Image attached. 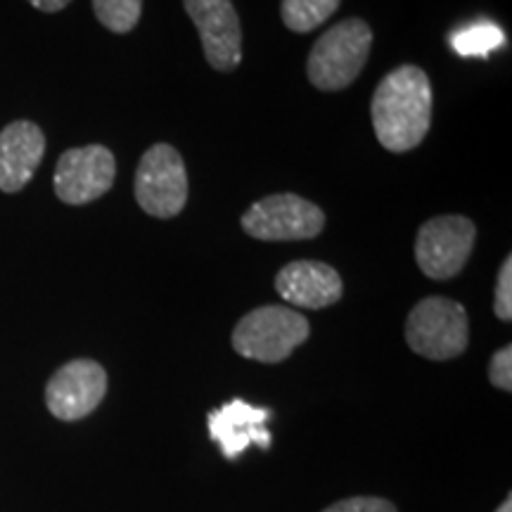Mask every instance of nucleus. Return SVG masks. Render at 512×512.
Listing matches in <instances>:
<instances>
[{
    "label": "nucleus",
    "instance_id": "obj_1",
    "mask_svg": "<svg viewBox=\"0 0 512 512\" xmlns=\"http://www.w3.org/2000/svg\"><path fill=\"white\" fill-rule=\"evenodd\" d=\"M375 136L389 152H411L432 124V83L425 69L401 64L375 88L370 102Z\"/></svg>",
    "mask_w": 512,
    "mask_h": 512
},
{
    "label": "nucleus",
    "instance_id": "obj_2",
    "mask_svg": "<svg viewBox=\"0 0 512 512\" xmlns=\"http://www.w3.org/2000/svg\"><path fill=\"white\" fill-rule=\"evenodd\" d=\"M370 48L373 31L368 24L358 17L344 19L313 43L306 60V76L318 91L332 93L349 88L366 69Z\"/></svg>",
    "mask_w": 512,
    "mask_h": 512
},
{
    "label": "nucleus",
    "instance_id": "obj_3",
    "mask_svg": "<svg viewBox=\"0 0 512 512\" xmlns=\"http://www.w3.org/2000/svg\"><path fill=\"white\" fill-rule=\"evenodd\" d=\"M311 335L302 313L287 306H259L238 320L233 330V349L242 358L259 363H280Z\"/></svg>",
    "mask_w": 512,
    "mask_h": 512
},
{
    "label": "nucleus",
    "instance_id": "obj_4",
    "mask_svg": "<svg viewBox=\"0 0 512 512\" xmlns=\"http://www.w3.org/2000/svg\"><path fill=\"white\" fill-rule=\"evenodd\" d=\"M406 342L415 354L430 361H451L465 354L470 323L463 304L448 297H425L408 313Z\"/></svg>",
    "mask_w": 512,
    "mask_h": 512
},
{
    "label": "nucleus",
    "instance_id": "obj_5",
    "mask_svg": "<svg viewBox=\"0 0 512 512\" xmlns=\"http://www.w3.org/2000/svg\"><path fill=\"white\" fill-rule=\"evenodd\" d=\"M138 207L155 219H174L188 202V174L176 147L157 143L140 157L133 183Z\"/></svg>",
    "mask_w": 512,
    "mask_h": 512
},
{
    "label": "nucleus",
    "instance_id": "obj_6",
    "mask_svg": "<svg viewBox=\"0 0 512 512\" xmlns=\"http://www.w3.org/2000/svg\"><path fill=\"white\" fill-rule=\"evenodd\" d=\"M240 223L247 235L264 242L313 240L323 233L325 214L318 204L304 197L280 192L254 202Z\"/></svg>",
    "mask_w": 512,
    "mask_h": 512
},
{
    "label": "nucleus",
    "instance_id": "obj_7",
    "mask_svg": "<svg viewBox=\"0 0 512 512\" xmlns=\"http://www.w3.org/2000/svg\"><path fill=\"white\" fill-rule=\"evenodd\" d=\"M477 240V226L465 216H434L415 238V261L432 280H451L463 271Z\"/></svg>",
    "mask_w": 512,
    "mask_h": 512
},
{
    "label": "nucleus",
    "instance_id": "obj_8",
    "mask_svg": "<svg viewBox=\"0 0 512 512\" xmlns=\"http://www.w3.org/2000/svg\"><path fill=\"white\" fill-rule=\"evenodd\" d=\"M117 178V159L105 145L72 147L62 152L55 166V195L64 204L81 207L100 200Z\"/></svg>",
    "mask_w": 512,
    "mask_h": 512
},
{
    "label": "nucleus",
    "instance_id": "obj_9",
    "mask_svg": "<svg viewBox=\"0 0 512 512\" xmlns=\"http://www.w3.org/2000/svg\"><path fill=\"white\" fill-rule=\"evenodd\" d=\"M107 394V373L98 361L76 358L48 380L46 406L57 420L76 422L91 415Z\"/></svg>",
    "mask_w": 512,
    "mask_h": 512
},
{
    "label": "nucleus",
    "instance_id": "obj_10",
    "mask_svg": "<svg viewBox=\"0 0 512 512\" xmlns=\"http://www.w3.org/2000/svg\"><path fill=\"white\" fill-rule=\"evenodd\" d=\"M200 34L204 57L216 72H233L242 62V29L233 0H183Z\"/></svg>",
    "mask_w": 512,
    "mask_h": 512
},
{
    "label": "nucleus",
    "instance_id": "obj_11",
    "mask_svg": "<svg viewBox=\"0 0 512 512\" xmlns=\"http://www.w3.org/2000/svg\"><path fill=\"white\" fill-rule=\"evenodd\" d=\"M271 420V411L252 403L233 399L209 413V437L219 444L221 453L228 460H238L249 446L271 448V432L266 422Z\"/></svg>",
    "mask_w": 512,
    "mask_h": 512
},
{
    "label": "nucleus",
    "instance_id": "obj_12",
    "mask_svg": "<svg viewBox=\"0 0 512 512\" xmlns=\"http://www.w3.org/2000/svg\"><path fill=\"white\" fill-rule=\"evenodd\" d=\"M275 292L297 309H328L344 294L339 273L323 261H292L275 275Z\"/></svg>",
    "mask_w": 512,
    "mask_h": 512
},
{
    "label": "nucleus",
    "instance_id": "obj_13",
    "mask_svg": "<svg viewBox=\"0 0 512 512\" xmlns=\"http://www.w3.org/2000/svg\"><path fill=\"white\" fill-rule=\"evenodd\" d=\"M46 155V136L34 121H12L0 131V190L27 188Z\"/></svg>",
    "mask_w": 512,
    "mask_h": 512
},
{
    "label": "nucleus",
    "instance_id": "obj_14",
    "mask_svg": "<svg viewBox=\"0 0 512 512\" xmlns=\"http://www.w3.org/2000/svg\"><path fill=\"white\" fill-rule=\"evenodd\" d=\"M342 0H283L280 15L285 27L297 34H309L335 15Z\"/></svg>",
    "mask_w": 512,
    "mask_h": 512
},
{
    "label": "nucleus",
    "instance_id": "obj_15",
    "mask_svg": "<svg viewBox=\"0 0 512 512\" xmlns=\"http://www.w3.org/2000/svg\"><path fill=\"white\" fill-rule=\"evenodd\" d=\"M501 46H505L503 29L491 22L472 24L451 36V48L463 57H486Z\"/></svg>",
    "mask_w": 512,
    "mask_h": 512
},
{
    "label": "nucleus",
    "instance_id": "obj_16",
    "mask_svg": "<svg viewBox=\"0 0 512 512\" xmlns=\"http://www.w3.org/2000/svg\"><path fill=\"white\" fill-rule=\"evenodd\" d=\"M98 22L112 34H128L143 15V0H93Z\"/></svg>",
    "mask_w": 512,
    "mask_h": 512
},
{
    "label": "nucleus",
    "instance_id": "obj_17",
    "mask_svg": "<svg viewBox=\"0 0 512 512\" xmlns=\"http://www.w3.org/2000/svg\"><path fill=\"white\" fill-rule=\"evenodd\" d=\"M494 311L498 320H503V323H510L512 320V259L510 256L503 261L501 271H498Z\"/></svg>",
    "mask_w": 512,
    "mask_h": 512
},
{
    "label": "nucleus",
    "instance_id": "obj_18",
    "mask_svg": "<svg viewBox=\"0 0 512 512\" xmlns=\"http://www.w3.org/2000/svg\"><path fill=\"white\" fill-rule=\"evenodd\" d=\"M323 512H396V508L394 503L384 501V498L354 496V498H344V501L332 503L330 508H325Z\"/></svg>",
    "mask_w": 512,
    "mask_h": 512
},
{
    "label": "nucleus",
    "instance_id": "obj_19",
    "mask_svg": "<svg viewBox=\"0 0 512 512\" xmlns=\"http://www.w3.org/2000/svg\"><path fill=\"white\" fill-rule=\"evenodd\" d=\"M489 380L496 389L510 392L512 389V347L498 349L489 363Z\"/></svg>",
    "mask_w": 512,
    "mask_h": 512
},
{
    "label": "nucleus",
    "instance_id": "obj_20",
    "mask_svg": "<svg viewBox=\"0 0 512 512\" xmlns=\"http://www.w3.org/2000/svg\"><path fill=\"white\" fill-rule=\"evenodd\" d=\"M29 3L41 12H60V10L67 8L72 0H29Z\"/></svg>",
    "mask_w": 512,
    "mask_h": 512
},
{
    "label": "nucleus",
    "instance_id": "obj_21",
    "mask_svg": "<svg viewBox=\"0 0 512 512\" xmlns=\"http://www.w3.org/2000/svg\"><path fill=\"white\" fill-rule=\"evenodd\" d=\"M496 512H512V496L505 498V501L501 503V508H498Z\"/></svg>",
    "mask_w": 512,
    "mask_h": 512
}]
</instances>
